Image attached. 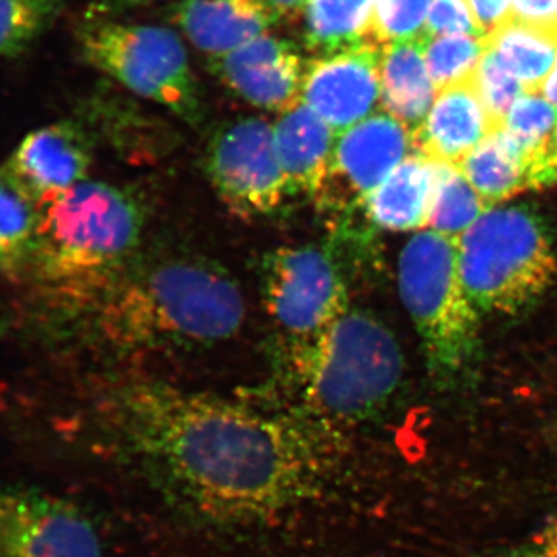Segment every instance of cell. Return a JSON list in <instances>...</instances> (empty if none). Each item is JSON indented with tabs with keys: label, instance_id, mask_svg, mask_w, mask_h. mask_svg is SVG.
Returning a JSON list of instances; mask_svg holds the SVG:
<instances>
[{
	"label": "cell",
	"instance_id": "6da1fadb",
	"mask_svg": "<svg viewBox=\"0 0 557 557\" xmlns=\"http://www.w3.org/2000/svg\"><path fill=\"white\" fill-rule=\"evenodd\" d=\"M102 408L121 445L170 493L233 525L319 496L338 435L296 409L269 412L138 376L110 384Z\"/></svg>",
	"mask_w": 557,
	"mask_h": 557
},
{
	"label": "cell",
	"instance_id": "7a4b0ae2",
	"mask_svg": "<svg viewBox=\"0 0 557 557\" xmlns=\"http://www.w3.org/2000/svg\"><path fill=\"white\" fill-rule=\"evenodd\" d=\"M95 330L113 354L197 350L233 338L245 319L239 285L199 256L137 260L95 300Z\"/></svg>",
	"mask_w": 557,
	"mask_h": 557
},
{
	"label": "cell",
	"instance_id": "3957f363",
	"mask_svg": "<svg viewBox=\"0 0 557 557\" xmlns=\"http://www.w3.org/2000/svg\"><path fill=\"white\" fill-rule=\"evenodd\" d=\"M143 230L145 209L134 194L83 182L47 200L32 265L91 307L137 259Z\"/></svg>",
	"mask_w": 557,
	"mask_h": 557
},
{
	"label": "cell",
	"instance_id": "277c9868",
	"mask_svg": "<svg viewBox=\"0 0 557 557\" xmlns=\"http://www.w3.org/2000/svg\"><path fill=\"white\" fill-rule=\"evenodd\" d=\"M405 362L394 333L375 314L348 309L307 379L298 412L341 434L379 416L394 397Z\"/></svg>",
	"mask_w": 557,
	"mask_h": 557
},
{
	"label": "cell",
	"instance_id": "5b68a950",
	"mask_svg": "<svg viewBox=\"0 0 557 557\" xmlns=\"http://www.w3.org/2000/svg\"><path fill=\"white\" fill-rule=\"evenodd\" d=\"M263 306L274 333L278 370L296 391L348 307L347 285L329 249L282 247L260 262Z\"/></svg>",
	"mask_w": 557,
	"mask_h": 557
},
{
	"label": "cell",
	"instance_id": "8992f818",
	"mask_svg": "<svg viewBox=\"0 0 557 557\" xmlns=\"http://www.w3.org/2000/svg\"><path fill=\"white\" fill-rule=\"evenodd\" d=\"M457 252L465 292L482 313H518L556 273L548 231L527 207L487 209L458 240Z\"/></svg>",
	"mask_w": 557,
	"mask_h": 557
},
{
	"label": "cell",
	"instance_id": "52a82bcc",
	"mask_svg": "<svg viewBox=\"0 0 557 557\" xmlns=\"http://www.w3.org/2000/svg\"><path fill=\"white\" fill-rule=\"evenodd\" d=\"M457 248V240L423 230L399 256V295L440 381L456 380L478 350L479 311L465 292Z\"/></svg>",
	"mask_w": 557,
	"mask_h": 557
},
{
	"label": "cell",
	"instance_id": "ba28073f",
	"mask_svg": "<svg viewBox=\"0 0 557 557\" xmlns=\"http://www.w3.org/2000/svg\"><path fill=\"white\" fill-rule=\"evenodd\" d=\"M76 36L81 57L91 67L180 119L199 123L203 116L199 83L177 33L87 17Z\"/></svg>",
	"mask_w": 557,
	"mask_h": 557
},
{
	"label": "cell",
	"instance_id": "9c48e42d",
	"mask_svg": "<svg viewBox=\"0 0 557 557\" xmlns=\"http://www.w3.org/2000/svg\"><path fill=\"white\" fill-rule=\"evenodd\" d=\"M207 172L223 203L244 219L273 214L288 196L273 126L259 116L234 120L215 131Z\"/></svg>",
	"mask_w": 557,
	"mask_h": 557
},
{
	"label": "cell",
	"instance_id": "30bf717a",
	"mask_svg": "<svg viewBox=\"0 0 557 557\" xmlns=\"http://www.w3.org/2000/svg\"><path fill=\"white\" fill-rule=\"evenodd\" d=\"M0 557H104L97 530L75 505L0 482Z\"/></svg>",
	"mask_w": 557,
	"mask_h": 557
},
{
	"label": "cell",
	"instance_id": "8fae6325",
	"mask_svg": "<svg viewBox=\"0 0 557 557\" xmlns=\"http://www.w3.org/2000/svg\"><path fill=\"white\" fill-rule=\"evenodd\" d=\"M413 152L412 131L383 109L376 110L336 137L318 203L325 209L361 205Z\"/></svg>",
	"mask_w": 557,
	"mask_h": 557
},
{
	"label": "cell",
	"instance_id": "7c38bea8",
	"mask_svg": "<svg viewBox=\"0 0 557 557\" xmlns=\"http://www.w3.org/2000/svg\"><path fill=\"white\" fill-rule=\"evenodd\" d=\"M381 53L362 44L306 61L300 101L336 134L350 129L381 108Z\"/></svg>",
	"mask_w": 557,
	"mask_h": 557
},
{
	"label": "cell",
	"instance_id": "4fadbf2b",
	"mask_svg": "<svg viewBox=\"0 0 557 557\" xmlns=\"http://www.w3.org/2000/svg\"><path fill=\"white\" fill-rule=\"evenodd\" d=\"M208 62L212 75L255 108L284 113L300 102L306 61L287 39L267 33Z\"/></svg>",
	"mask_w": 557,
	"mask_h": 557
},
{
	"label": "cell",
	"instance_id": "5bb4252c",
	"mask_svg": "<svg viewBox=\"0 0 557 557\" xmlns=\"http://www.w3.org/2000/svg\"><path fill=\"white\" fill-rule=\"evenodd\" d=\"M90 164L84 131L61 121L25 135L5 168L36 200H49L86 182Z\"/></svg>",
	"mask_w": 557,
	"mask_h": 557
},
{
	"label": "cell",
	"instance_id": "9a60e30c",
	"mask_svg": "<svg viewBox=\"0 0 557 557\" xmlns=\"http://www.w3.org/2000/svg\"><path fill=\"white\" fill-rule=\"evenodd\" d=\"M502 129L487 112L475 79L438 91L423 123L412 132L416 152L458 166L480 143Z\"/></svg>",
	"mask_w": 557,
	"mask_h": 557
},
{
	"label": "cell",
	"instance_id": "2e32d148",
	"mask_svg": "<svg viewBox=\"0 0 557 557\" xmlns=\"http://www.w3.org/2000/svg\"><path fill=\"white\" fill-rule=\"evenodd\" d=\"M172 21L209 58L239 49L278 22L265 0H182Z\"/></svg>",
	"mask_w": 557,
	"mask_h": 557
},
{
	"label": "cell",
	"instance_id": "e0dca14e",
	"mask_svg": "<svg viewBox=\"0 0 557 557\" xmlns=\"http://www.w3.org/2000/svg\"><path fill=\"white\" fill-rule=\"evenodd\" d=\"M273 132L288 196L306 194L317 199L327 177L338 134L302 101L281 113Z\"/></svg>",
	"mask_w": 557,
	"mask_h": 557
},
{
	"label": "cell",
	"instance_id": "ac0fdd59",
	"mask_svg": "<svg viewBox=\"0 0 557 557\" xmlns=\"http://www.w3.org/2000/svg\"><path fill=\"white\" fill-rule=\"evenodd\" d=\"M434 186V161L413 152L366 197L361 207L380 228L423 231L431 219Z\"/></svg>",
	"mask_w": 557,
	"mask_h": 557
},
{
	"label": "cell",
	"instance_id": "d6986e66",
	"mask_svg": "<svg viewBox=\"0 0 557 557\" xmlns=\"http://www.w3.org/2000/svg\"><path fill=\"white\" fill-rule=\"evenodd\" d=\"M429 36L391 44L381 53V109L416 131L437 98L426 62Z\"/></svg>",
	"mask_w": 557,
	"mask_h": 557
},
{
	"label": "cell",
	"instance_id": "ffe728a7",
	"mask_svg": "<svg viewBox=\"0 0 557 557\" xmlns=\"http://www.w3.org/2000/svg\"><path fill=\"white\" fill-rule=\"evenodd\" d=\"M490 49L527 94H542L557 61V21H528L515 14L490 36Z\"/></svg>",
	"mask_w": 557,
	"mask_h": 557
},
{
	"label": "cell",
	"instance_id": "44dd1931",
	"mask_svg": "<svg viewBox=\"0 0 557 557\" xmlns=\"http://www.w3.org/2000/svg\"><path fill=\"white\" fill-rule=\"evenodd\" d=\"M457 168L490 208L531 189L525 157L504 129L494 131Z\"/></svg>",
	"mask_w": 557,
	"mask_h": 557
},
{
	"label": "cell",
	"instance_id": "7402d4cb",
	"mask_svg": "<svg viewBox=\"0 0 557 557\" xmlns=\"http://www.w3.org/2000/svg\"><path fill=\"white\" fill-rule=\"evenodd\" d=\"M373 5L375 0H309L304 10V44L322 57L373 42Z\"/></svg>",
	"mask_w": 557,
	"mask_h": 557
},
{
	"label": "cell",
	"instance_id": "603a6c76",
	"mask_svg": "<svg viewBox=\"0 0 557 557\" xmlns=\"http://www.w3.org/2000/svg\"><path fill=\"white\" fill-rule=\"evenodd\" d=\"M42 209L5 166L0 168V271L22 273L32 265Z\"/></svg>",
	"mask_w": 557,
	"mask_h": 557
},
{
	"label": "cell",
	"instance_id": "cb8c5ba5",
	"mask_svg": "<svg viewBox=\"0 0 557 557\" xmlns=\"http://www.w3.org/2000/svg\"><path fill=\"white\" fill-rule=\"evenodd\" d=\"M434 164V200L429 230L458 242L491 208L457 166L435 161Z\"/></svg>",
	"mask_w": 557,
	"mask_h": 557
},
{
	"label": "cell",
	"instance_id": "d4e9b609",
	"mask_svg": "<svg viewBox=\"0 0 557 557\" xmlns=\"http://www.w3.org/2000/svg\"><path fill=\"white\" fill-rule=\"evenodd\" d=\"M64 0H0V58H20L53 27Z\"/></svg>",
	"mask_w": 557,
	"mask_h": 557
},
{
	"label": "cell",
	"instance_id": "484cf974",
	"mask_svg": "<svg viewBox=\"0 0 557 557\" xmlns=\"http://www.w3.org/2000/svg\"><path fill=\"white\" fill-rule=\"evenodd\" d=\"M502 129L525 157L531 175L555 138L557 108L542 94H523L509 109Z\"/></svg>",
	"mask_w": 557,
	"mask_h": 557
},
{
	"label": "cell",
	"instance_id": "4316f807",
	"mask_svg": "<svg viewBox=\"0 0 557 557\" xmlns=\"http://www.w3.org/2000/svg\"><path fill=\"white\" fill-rule=\"evenodd\" d=\"M490 50V38L483 35H445L429 39L426 62L438 91L475 79Z\"/></svg>",
	"mask_w": 557,
	"mask_h": 557
},
{
	"label": "cell",
	"instance_id": "83f0119b",
	"mask_svg": "<svg viewBox=\"0 0 557 557\" xmlns=\"http://www.w3.org/2000/svg\"><path fill=\"white\" fill-rule=\"evenodd\" d=\"M434 0H375L372 40L384 49L391 44L426 35L429 10Z\"/></svg>",
	"mask_w": 557,
	"mask_h": 557
},
{
	"label": "cell",
	"instance_id": "f1b7e54d",
	"mask_svg": "<svg viewBox=\"0 0 557 557\" xmlns=\"http://www.w3.org/2000/svg\"><path fill=\"white\" fill-rule=\"evenodd\" d=\"M480 97L485 102L491 119L498 127L504 126L509 109L516 101L527 94L522 84L519 83L507 69L498 61L493 50H487L485 58L475 76Z\"/></svg>",
	"mask_w": 557,
	"mask_h": 557
},
{
	"label": "cell",
	"instance_id": "f546056e",
	"mask_svg": "<svg viewBox=\"0 0 557 557\" xmlns=\"http://www.w3.org/2000/svg\"><path fill=\"white\" fill-rule=\"evenodd\" d=\"M424 32L429 38L445 35H483L469 0H434L429 10Z\"/></svg>",
	"mask_w": 557,
	"mask_h": 557
},
{
	"label": "cell",
	"instance_id": "4dcf8cb0",
	"mask_svg": "<svg viewBox=\"0 0 557 557\" xmlns=\"http://www.w3.org/2000/svg\"><path fill=\"white\" fill-rule=\"evenodd\" d=\"M469 5L480 32L487 38L516 14L512 0H469Z\"/></svg>",
	"mask_w": 557,
	"mask_h": 557
},
{
	"label": "cell",
	"instance_id": "1f68e13d",
	"mask_svg": "<svg viewBox=\"0 0 557 557\" xmlns=\"http://www.w3.org/2000/svg\"><path fill=\"white\" fill-rule=\"evenodd\" d=\"M519 17L536 22L557 21V0H512Z\"/></svg>",
	"mask_w": 557,
	"mask_h": 557
},
{
	"label": "cell",
	"instance_id": "d6a6232c",
	"mask_svg": "<svg viewBox=\"0 0 557 557\" xmlns=\"http://www.w3.org/2000/svg\"><path fill=\"white\" fill-rule=\"evenodd\" d=\"M557 183V131L553 138L552 146L544 159L539 161L536 168L531 171L530 185L531 189L545 188Z\"/></svg>",
	"mask_w": 557,
	"mask_h": 557
},
{
	"label": "cell",
	"instance_id": "836d02e7",
	"mask_svg": "<svg viewBox=\"0 0 557 557\" xmlns=\"http://www.w3.org/2000/svg\"><path fill=\"white\" fill-rule=\"evenodd\" d=\"M527 557H557V512L533 537Z\"/></svg>",
	"mask_w": 557,
	"mask_h": 557
},
{
	"label": "cell",
	"instance_id": "e575fe53",
	"mask_svg": "<svg viewBox=\"0 0 557 557\" xmlns=\"http://www.w3.org/2000/svg\"><path fill=\"white\" fill-rule=\"evenodd\" d=\"M159 2V0H97L91 3L89 20H108L112 14L121 13L124 10L137 9V7L148 5V3Z\"/></svg>",
	"mask_w": 557,
	"mask_h": 557
},
{
	"label": "cell",
	"instance_id": "d590c367",
	"mask_svg": "<svg viewBox=\"0 0 557 557\" xmlns=\"http://www.w3.org/2000/svg\"><path fill=\"white\" fill-rule=\"evenodd\" d=\"M309 0H265L270 10L276 14L277 20H295L298 14L304 13Z\"/></svg>",
	"mask_w": 557,
	"mask_h": 557
},
{
	"label": "cell",
	"instance_id": "8d00e7d4",
	"mask_svg": "<svg viewBox=\"0 0 557 557\" xmlns=\"http://www.w3.org/2000/svg\"><path fill=\"white\" fill-rule=\"evenodd\" d=\"M542 95H544L545 98L549 102H553V104L557 108V61L555 69H553V72L549 73V76L547 81H545L544 87H542Z\"/></svg>",
	"mask_w": 557,
	"mask_h": 557
}]
</instances>
